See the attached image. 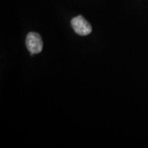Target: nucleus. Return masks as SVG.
I'll use <instances>...</instances> for the list:
<instances>
[{
    "label": "nucleus",
    "instance_id": "nucleus-1",
    "mask_svg": "<svg viewBox=\"0 0 148 148\" xmlns=\"http://www.w3.org/2000/svg\"><path fill=\"white\" fill-rule=\"evenodd\" d=\"M71 23L75 33L80 36H86L91 32V25L82 16L79 15L74 17Z\"/></svg>",
    "mask_w": 148,
    "mask_h": 148
},
{
    "label": "nucleus",
    "instance_id": "nucleus-2",
    "mask_svg": "<svg viewBox=\"0 0 148 148\" xmlns=\"http://www.w3.org/2000/svg\"><path fill=\"white\" fill-rule=\"evenodd\" d=\"M25 43L27 49L31 55L41 52L42 49V41L41 37L36 32H29L26 37Z\"/></svg>",
    "mask_w": 148,
    "mask_h": 148
}]
</instances>
